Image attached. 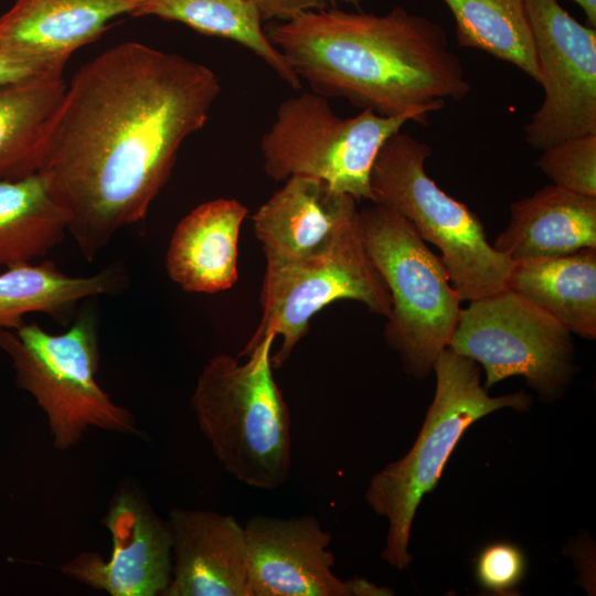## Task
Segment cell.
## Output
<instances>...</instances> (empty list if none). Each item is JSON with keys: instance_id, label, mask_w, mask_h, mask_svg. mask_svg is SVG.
Here are the masks:
<instances>
[{"instance_id": "obj_1", "label": "cell", "mask_w": 596, "mask_h": 596, "mask_svg": "<svg viewBox=\"0 0 596 596\" xmlns=\"http://www.w3.org/2000/svg\"><path fill=\"white\" fill-rule=\"evenodd\" d=\"M220 93L210 67L138 42L109 47L74 75L38 172L86 260L145 219L183 141L205 125Z\"/></svg>"}, {"instance_id": "obj_2", "label": "cell", "mask_w": 596, "mask_h": 596, "mask_svg": "<svg viewBox=\"0 0 596 596\" xmlns=\"http://www.w3.org/2000/svg\"><path fill=\"white\" fill-rule=\"evenodd\" d=\"M265 32L313 93L381 116L424 124L447 98L470 92L444 29L402 7L383 15L336 7L307 11Z\"/></svg>"}, {"instance_id": "obj_3", "label": "cell", "mask_w": 596, "mask_h": 596, "mask_svg": "<svg viewBox=\"0 0 596 596\" xmlns=\"http://www.w3.org/2000/svg\"><path fill=\"white\" fill-rule=\"evenodd\" d=\"M275 337L262 340L240 362L209 360L191 397L198 425L223 468L247 486L275 489L291 462L290 416L273 374Z\"/></svg>"}, {"instance_id": "obj_4", "label": "cell", "mask_w": 596, "mask_h": 596, "mask_svg": "<svg viewBox=\"0 0 596 596\" xmlns=\"http://www.w3.org/2000/svg\"><path fill=\"white\" fill-rule=\"evenodd\" d=\"M433 371L435 395L414 445L404 457L376 472L365 491L371 509L389 521L382 557L397 570L412 561L408 543L417 507L436 487L464 433L497 409L523 412L532 403L524 391L490 396L481 385L477 362L450 348L441 351Z\"/></svg>"}, {"instance_id": "obj_5", "label": "cell", "mask_w": 596, "mask_h": 596, "mask_svg": "<svg viewBox=\"0 0 596 596\" xmlns=\"http://www.w3.org/2000/svg\"><path fill=\"white\" fill-rule=\"evenodd\" d=\"M430 155V147L411 135H392L371 170L372 203L402 215L422 240L440 251L462 301L508 288L513 263L488 242L478 216L428 177L425 162Z\"/></svg>"}, {"instance_id": "obj_6", "label": "cell", "mask_w": 596, "mask_h": 596, "mask_svg": "<svg viewBox=\"0 0 596 596\" xmlns=\"http://www.w3.org/2000/svg\"><path fill=\"white\" fill-rule=\"evenodd\" d=\"M359 225L368 254L391 295L385 341L400 355L407 374L426 377L448 348L462 300L441 258L402 215L373 203L359 211Z\"/></svg>"}, {"instance_id": "obj_7", "label": "cell", "mask_w": 596, "mask_h": 596, "mask_svg": "<svg viewBox=\"0 0 596 596\" xmlns=\"http://www.w3.org/2000/svg\"><path fill=\"white\" fill-rule=\"evenodd\" d=\"M0 350L12 362L15 382L47 417L54 446L77 444L89 427L137 434L131 413L97 384L98 339L95 316L86 312L63 333L34 322L0 330Z\"/></svg>"}, {"instance_id": "obj_8", "label": "cell", "mask_w": 596, "mask_h": 596, "mask_svg": "<svg viewBox=\"0 0 596 596\" xmlns=\"http://www.w3.org/2000/svg\"><path fill=\"white\" fill-rule=\"evenodd\" d=\"M407 116H381L363 109L340 117L326 97L301 93L284 100L260 139L268 177L302 175L322 180L356 201L372 202L370 174L383 143L409 121Z\"/></svg>"}, {"instance_id": "obj_9", "label": "cell", "mask_w": 596, "mask_h": 596, "mask_svg": "<svg viewBox=\"0 0 596 596\" xmlns=\"http://www.w3.org/2000/svg\"><path fill=\"white\" fill-rule=\"evenodd\" d=\"M350 299L372 313L387 317L389 289L365 248L359 213L323 248L306 256L266 262L260 304L262 318L240 356L266 337H281L270 355L273 369L281 366L306 336L311 318L329 304Z\"/></svg>"}, {"instance_id": "obj_10", "label": "cell", "mask_w": 596, "mask_h": 596, "mask_svg": "<svg viewBox=\"0 0 596 596\" xmlns=\"http://www.w3.org/2000/svg\"><path fill=\"white\" fill-rule=\"evenodd\" d=\"M448 348L482 365L487 390L521 375L546 401L565 391L575 371L572 333L510 288L461 308Z\"/></svg>"}, {"instance_id": "obj_11", "label": "cell", "mask_w": 596, "mask_h": 596, "mask_svg": "<svg viewBox=\"0 0 596 596\" xmlns=\"http://www.w3.org/2000/svg\"><path fill=\"white\" fill-rule=\"evenodd\" d=\"M544 88L525 125V141L545 150L596 134V30L575 20L558 0H524Z\"/></svg>"}, {"instance_id": "obj_12", "label": "cell", "mask_w": 596, "mask_h": 596, "mask_svg": "<svg viewBox=\"0 0 596 596\" xmlns=\"http://www.w3.org/2000/svg\"><path fill=\"white\" fill-rule=\"evenodd\" d=\"M113 540L108 561L84 552L63 564V574L111 596L163 595L172 571L166 521L132 491H121L103 520Z\"/></svg>"}, {"instance_id": "obj_13", "label": "cell", "mask_w": 596, "mask_h": 596, "mask_svg": "<svg viewBox=\"0 0 596 596\" xmlns=\"http://www.w3.org/2000/svg\"><path fill=\"white\" fill-rule=\"evenodd\" d=\"M248 596H349L332 572L330 532L312 515H254L244 526Z\"/></svg>"}, {"instance_id": "obj_14", "label": "cell", "mask_w": 596, "mask_h": 596, "mask_svg": "<svg viewBox=\"0 0 596 596\" xmlns=\"http://www.w3.org/2000/svg\"><path fill=\"white\" fill-rule=\"evenodd\" d=\"M166 523L172 571L163 596H248L245 530L233 515L174 508Z\"/></svg>"}, {"instance_id": "obj_15", "label": "cell", "mask_w": 596, "mask_h": 596, "mask_svg": "<svg viewBox=\"0 0 596 596\" xmlns=\"http://www.w3.org/2000/svg\"><path fill=\"white\" fill-rule=\"evenodd\" d=\"M359 213L356 200L327 182L295 175L254 214L266 262L306 256L327 246Z\"/></svg>"}, {"instance_id": "obj_16", "label": "cell", "mask_w": 596, "mask_h": 596, "mask_svg": "<svg viewBox=\"0 0 596 596\" xmlns=\"http://www.w3.org/2000/svg\"><path fill=\"white\" fill-rule=\"evenodd\" d=\"M141 0H15L0 15V51L65 56L96 41L110 22L134 17Z\"/></svg>"}, {"instance_id": "obj_17", "label": "cell", "mask_w": 596, "mask_h": 596, "mask_svg": "<svg viewBox=\"0 0 596 596\" xmlns=\"http://www.w3.org/2000/svg\"><path fill=\"white\" fill-rule=\"evenodd\" d=\"M247 207L234 199L204 202L175 226L166 255L169 277L183 290L215 294L238 279V237Z\"/></svg>"}, {"instance_id": "obj_18", "label": "cell", "mask_w": 596, "mask_h": 596, "mask_svg": "<svg viewBox=\"0 0 596 596\" xmlns=\"http://www.w3.org/2000/svg\"><path fill=\"white\" fill-rule=\"evenodd\" d=\"M492 246L513 264L596 248V196L545 185L510 204V222Z\"/></svg>"}, {"instance_id": "obj_19", "label": "cell", "mask_w": 596, "mask_h": 596, "mask_svg": "<svg viewBox=\"0 0 596 596\" xmlns=\"http://www.w3.org/2000/svg\"><path fill=\"white\" fill-rule=\"evenodd\" d=\"M127 284V273L119 263L89 276H68L52 260L7 267L0 274V330L18 328L34 312L67 323L81 301L118 294Z\"/></svg>"}, {"instance_id": "obj_20", "label": "cell", "mask_w": 596, "mask_h": 596, "mask_svg": "<svg viewBox=\"0 0 596 596\" xmlns=\"http://www.w3.org/2000/svg\"><path fill=\"white\" fill-rule=\"evenodd\" d=\"M508 288L552 316L572 334L596 338V248L514 263Z\"/></svg>"}, {"instance_id": "obj_21", "label": "cell", "mask_w": 596, "mask_h": 596, "mask_svg": "<svg viewBox=\"0 0 596 596\" xmlns=\"http://www.w3.org/2000/svg\"><path fill=\"white\" fill-rule=\"evenodd\" d=\"M68 232V216L46 178L0 180V266L46 255Z\"/></svg>"}, {"instance_id": "obj_22", "label": "cell", "mask_w": 596, "mask_h": 596, "mask_svg": "<svg viewBox=\"0 0 596 596\" xmlns=\"http://www.w3.org/2000/svg\"><path fill=\"white\" fill-rule=\"evenodd\" d=\"M66 87L62 76L0 85V180L38 172L49 127Z\"/></svg>"}, {"instance_id": "obj_23", "label": "cell", "mask_w": 596, "mask_h": 596, "mask_svg": "<svg viewBox=\"0 0 596 596\" xmlns=\"http://www.w3.org/2000/svg\"><path fill=\"white\" fill-rule=\"evenodd\" d=\"M155 15L196 32L231 40L262 58L286 84L301 87L279 50L269 41L256 8L247 0H141L134 17Z\"/></svg>"}, {"instance_id": "obj_24", "label": "cell", "mask_w": 596, "mask_h": 596, "mask_svg": "<svg viewBox=\"0 0 596 596\" xmlns=\"http://www.w3.org/2000/svg\"><path fill=\"white\" fill-rule=\"evenodd\" d=\"M456 22L459 45L509 62L539 83L540 73L524 0H443Z\"/></svg>"}, {"instance_id": "obj_25", "label": "cell", "mask_w": 596, "mask_h": 596, "mask_svg": "<svg viewBox=\"0 0 596 596\" xmlns=\"http://www.w3.org/2000/svg\"><path fill=\"white\" fill-rule=\"evenodd\" d=\"M536 166L552 184L596 196V134L570 138L543 150Z\"/></svg>"}, {"instance_id": "obj_26", "label": "cell", "mask_w": 596, "mask_h": 596, "mask_svg": "<svg viewBox=\"0 0 596 596\" xmlns=\"http://www.w3.org/2000/svg\"><path fill=\"white\" fill-rule=\"evenodd\" d=\"M525 558L522 551L508 542L486 546L476 562V577L487 590L496 594L511 592L522 579Z\"/></svg>"}, {"instance_id": "obj_27", "label": "cell", "mask_w": 596, "mask_h": 596, "mask_svg": "<svg viewBox=\"0 0 596 596\" xmlns=\"http://www.w3.org/2000/svg\"><path fill=\"white\" fill-rule=\"evenodd\" d=\"M70 57L28 56L0 51V85L62 76Z\"/></svg>"}, {"instance_id": "obj_28", "label": "cell", "mask_w": 596, "mask_h": 596, "mask_svg": "<svg viewBox=\"0 0 596 596\" xmlns=\"http://www.w3.org/2000/svg\"><path fill=\"white\" fill-rule=\"evenodd\" d=\"M252 3L263 21L278 19L289 20L300 13L326 9L339 2L352 4L360 9L362 0H247Z\"/></svg>"}, {"instance_id": "obj_29", "label": "cell", "mask_w": 596, "mask_h": 596, "mask_svg": "<svg viewBox=\"0 0 596 596\" xmlns=\"http://www.w3.org/2000/svg\"><path fill=\"white\" fill-rule=\"evenodd\" d=\"M349 596H387L393 592L386 587H381L364 578H352L347 581Z\"/></svg>"}, {"instance_id": "obj_30", "label": "cell", "mask_w": 596, "mask_h": 596, "mask_svg": "<svg viewBox=\"0 0 596 596\" xmlns=\"http://www.w3.org/2000/svg\"><path fill=\"white\" fill-rule=\"evenodd\" d=\"M585 12L592 28L596 26V0H572Z\"/></svg>"}]
</instances>
